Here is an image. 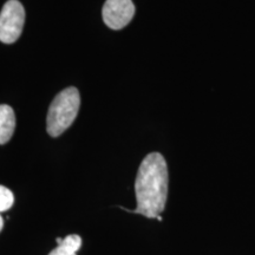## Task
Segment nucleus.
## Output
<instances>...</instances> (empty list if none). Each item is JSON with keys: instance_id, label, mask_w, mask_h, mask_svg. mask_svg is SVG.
<instances>
[{"instance_id": "5", "label": "nucleus", "mask_w": 255, "mask_h": 255, "mask_svg": "<svg viewBox=\"0 0 255 255\" xmlns=\"http://www.w3.org/2000/svg\"><path fill=\"white\" fill-rule=\"evenodd\" d=\"M15 129V115L9 105H0V144H5L13 136Z\"/></svg>"}, {"instance_id": "7", "label": "nucleus", "mask_w": 255, "mask_h": 255, "mask_svg": "<svg viewBox=\"0 0 255 255\" xmlns=\"http://www.w3.org/2000/svg\"><path fill=\"white\" fill-rule=\"evenodd\" d=\"M14 195L8 188L0 186V213L6 212L13 206Z\"/></svg>"}, {"instance_id": "4", "label": "nucleus", "mask_w": 255, "mask_h": 255, "mask_svg": "<svg viewBox=\"0 0 255 255\" xmlns=\"http://www.w3.org/2000/svg\"><path fill=\"white\" fill-rule=\"evenodd\" d=\"M102 15L108 27L121 30L132 20L135 5L132 0H107L102 9Z\"/></svg>"}, {"instance_id": "3", "label": "nucleus", "mask_w": 255, "mask_h": 255, "mask_svg": "<svg viewBox=\"0 0 255 255\" xmlns=\"http://www.w3.org/2000/svg\"><path fill=\"white\" fill-rule=\"evenodd\" d=\"M25 24V9L18 0H8L0 12V41L13 44L20 37Z\"/></svg>"}, {"instance_id": "6", "label": "nucleus", "mask_w": 255, "mask_h": 255, "mask_svg": "<svg viewBox=\"0 0 255 255\" xmlns=\"http://www.w3.org/2000/svg\"><path fill=\"white\" fill-rule=\"evenodd\" d=\"M83 244L82 238L78 234H70L63 239V242L58 247L50 252L49 255H77Z\"/></svg>"}, {"instance_id": "2", "label": "nucleus", "mask_w": 255, "mask_h": 255, "mask_svg": "<svg viewBox=\"0 0 255 255\" xmlns=\"http://www.w3.org/2000/svg\"><path fill=\"white\" fill-rule=\"evenodd\" d=\"M81 107V95L76 88L60 91L52 101L46 117V129L50 136L58 137L65 132L77 117Z\"/></svg>"}, {"instance_id": "1", "label": "nucleus", "mask_w": 255, "mask_h": 255, "mask_svg": "<svg viewBox=\"0 0 255 255\" xmlns=\"http://www.w3.org/2000/svg\"><path fill=\"white\" fill-rule=\"evenodd\" d=\"M168 165L159 152L146 155L139 165L135 181L136 209L130 210L148 219H157L168 199Z\"/></svg>"}, {"instance_id": "8", "label": "nucleus", "mask_w": 255, "mask_h": 255, "mask_svg": "<svg viewBox=\"0 0 255 255\" xmlns=\"http://www.w3.org/2000/svg\"><path fill=\"white\" fill-rule=\"evenodd\" d=\"M2 228H4V219H2V216L0 215V232L2 231Z\"/></svg>"}]
</instances>
